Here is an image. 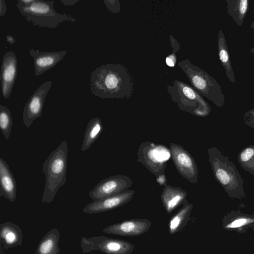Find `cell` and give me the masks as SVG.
<instances>
[{"label": "cell", "mask_w": 254, "mask_h": 254, "mask_svg": "<svg viewBox=\"0 0 254 254\" xmlns=\"http://www.w3.org/2000/svg\"><path fill=\"white\" fill-rule=\"evenodd\" d=\"M133 79L123 65L107 64L90 73L92 94L103 99L130 98L133 91Z\"/></svg>", "instance_id": "obj_1"}, {"label": "cell", "mask_w": 254, "mask_h": 254, "mask_svg": "<svg viewBox=\"0 0 254 254\" xmlns=\"http://www.w3.org/2000/svg\"><path fill=\"white\" fill-rule=\"evenodd\" d=\"M68 144L64 140L52 151L42 165L46 181L41 203H51L56 194L66 181Z\"/></svg>", "instance_id": "obj_2"}, {"label": "cell", "mask_w": 254, "mask_h": 254, "mask_svg": "<svg viewBox=\"0 0 254 254\" xmlns=\"http://www.w3.org/2000/svg\"><path fill=\"white\" fill-rule=\"evenodd\" d=\"M207 153L214 178L224 190L230 197H245L243 179L233 161L216 146Z\"/></svg>", "instance_id": "obj_3"}, {"label": "cell", "mask_w": 254, "mask_h": 254, "mask_svg": "<svg viewBox=\"0 0 254 254\" xmlns=\"http://www.w3.org/2000/svg\"><path fill=\"white\" fill-rule=\"evenodd\" d=\"M178 66L186 73L193 88L202 96L218 107L225 103V96L217 81L205 70L191 64L188 60L179 62Z\"/></svg>", "instance_id": "obj_4"}, {"label": "cell", "mask_w": 254, "mask_h": 254, "mask_svg": "<svg viewBox=\"0 0 254 254\" xmlns=\"http://www.w3.org/2000/svg\"><path fill=\"white\" fill-rule=\"evenodd\" d=\"M16 6L22 16L35 26L54 29L62 22L75 21L69 14L56 11L53 0H37L27 6Z\"/></svg>", "instance_id": "obj_5"}, {"label": "cell", "mask_w": 254, "mask_h": 254, "mask_svg": "<svg viewBox=\"0 0 254 254\" xmlns=\"http://www.w3.org/2000/svg\"><path fill=\"white\" fill-rule=\"evenodd\" d=\"M172 101L183 111L200 117H205L211 112V107L193 87L175 79L172 85H167Z\"/></svg>", "instance_id": "obj_6"}, {"label": "cell", "mask_w": 254, "mask_h": 254, "mask_svg": "<svg viewBox=\"0 0 254 254\" xmlns=\"http://www.w3.org/2000/svg\"><path fill=\"white\" fill-rule=\"evenodd\" d=\"M137 161L156 177L157 180H165V170L172 158L170 148L162 144L149 141L142 142L137 149Z\"/></svg>", "instance_id": "obj_7"}, {"label": "cell", "mask_w": 254, "mask_h": 254, "mask_svg": "<svg viewBox=\"0 0 254 254\" xmlns=\"http://www.w3.org/2000/svg\"><path fill=\"white\" fill-rule=\"evenodd\" d=\"M134 247L127 241L104 236L83 237L80 242V248L84 254L99 251L105 254H131Z\"/></svg>", "instance_id": "obj_8"}, {"label": "cell", "mask_w": 254, "mask_h": 254, "mask_svg": "<svg viewBox=\"0 0 254 254\" xmlns=\"http://www.w3.org/2000/svg\"><path fill=\"white\" fill-rule=\"evenodd\" d=\"M132 185L131 179L126 175H116L98 183L88 192L93 201L101 200L128 190Z\"/></svg>", "instance_id": "obj_9"}, {"label": "cell", "mask_w": 254, "mask_h": 254, "mask_svg": "<svg viewBox=\"0 0 254 254\" xmlns=\"http://www.w3.org/2000/svg\"><path fill=\"white\" fill-rule=\"evenodd\" d=\"M170 149L174 165L180 175L189 182H198L197 164L190 153L182 145L171 143Z\"/></svg>", "instance_id": "obj_10"}, {"label": "cell", "mask_w": 254, "mask_h": 254, "mask_svg": "<svg viewBox=\"0 0 254 254\" xmlns=\"http://www.w3.org/2000/svg\"><path fill=\"white\" fill-rule=\"evenodd\" d=\"M52 81L49 80L41 84L31 96L24 106L22 118L27 129L38 118L42 117L46 96L52 87Z\"/></svg>", "instance_id": "obj_11"}, {"label": "cell", "mask_w": 254, "mask_h": 254, "mask_svg": "<svg viewBox=\"0 0 254 254\" xmlns=\"http://www.w3.org/2000/svg\"><path fill=\"white\" fill-rule=\"evenodd\" d=\"M17 59L15 53L8 51L2 59L0 83L2 96L8 99L11 95L17 75Z\"/></svg>", "instance_id": "obj_12"}, {"label": "cell", "mask_w": 254, "mask_h": 254, "mask_svg": "<svg viewBox=\"0 0 254 254\" xmlns=\"http://www.w3.org/2000/svg\"><path fill=\"white\" fill-rule=\"evenodd\" d=\"M152 223L146 219H131L107 226L103 232L127 237L141 235L148 231Z\"/></svg>", "instance_id": "obj_13"}, {"label": "cell", "mask_w": 254, "mask_h": 254, "mask_svg": "<svg viewBox=\"0 0 254 254\" xmlns=\"http://www.w3.org/2000/svg\"><path fill=\"white\" fill-rule=\"evenodd\" d=\"M134 193V190H128L101 200L92 201L87 204L82 211L85 213L91 214L116 209L129 202Z\"/></svg>", "instance_id": "obj_14"}, {"label": "cell", "mask_w": 254, "mask_h": 254, "mask_svg": "<svg viewBox=\"0 0 254 254\" xmlns=\"http://www.w3.org/2000/svg\"><path fill=\"white\" fill-rule=\"evenodd\" d=\"M29 52L34 60L35 75L39 76L57 65L67 51L40 52L39 50L31 49Z\"/></svg>", "instance_id": "obj_15"}, {"label": "cell", "mask_w": 254, "mask_h": 254, "mask_svg": "<svg viewBox=\"0 0 254 254\" xmlns=\"http://www.w3.org/2000/svg\"><path fill=\"white\" fill-rule=\"evenodd\" d=\"M16 195L17 185L13 174L7 163L0 157V197L13 202Z\"/></svg>", "instance_id": "obj_16"}, {"label": "cell", "mask_w": 254, "mask_h": 254, "mask_svg": "<svg viewBox=\"0 0 254 254\" xmlns=\"http://www.w3.org/2000/svg\"><path fill=\"white\" fill-rule=\"evenodd\" d=\"M22 240L23 233L19 226L12 222L0 225V245L4 250L21 245Z\"/></svg>", "instance_id": "obj_17"}, {"label": "cell", "mask_w": 254, "mask_h": 254, "mask_svg": "<svg viewBox=\"0 0 254 254\" xmlns=\"http://www.w3.org/2000/svg\"><path fill=\"white\" fill-rule=\"evenodd\" d=\"M188 192L179 187L165 184L161 194L163 206L168 214H170L187 200Z\"/></svg>", "instance_id": "obj_18"}, {"label": "cell", "mask_w": 254, "mask_h": 254, "mask_svg": "<svg viewBox=\"0 0 254 254\" xmlns=\"http://www.w3.org/2000/svg\"><path fill=\"white\" fill-rule=\"evenodd\" d=\"M217 46L219 60L225 70L226 76L231 82L236 83V80L232 66L226 40L221 30L218 31Z\"/></svg>", "instance_id": "obj_19"}, {"label": "cell", "mask_w": 254, "mask_h": 254, "mask_svg": "<svg viewBox=\"0 0 254 254\" xmlns=\"http://www.w3.org/2000/svg\"><path fill=\"white\" fill-rule=\"evenodd\" d=\"M60 231L56 228L51 229L39 242L35 254H59Z\"/></svg>", "instance_id": "obj_20"}, {"label": "cell", "mask_w": 254, "mask_h": 254, "mask_svg": "<svg viewBox=\"0 0 254 254\" xmlns=\"http://www.w3.org/2000/svg\"><path fill=\"white\" fill-rule=\"evenodd\" d=\"M104 130L101 120L98 117L91 119L87 125L81 150L84 152L96 141Z\"/></svg>", "instance_id": "obj_21"}, {"label": "cell", "mask_w": 254, "mask_h": 254, "mask_svg": "<svg viewBox=\"0 0 254 254\" xmlns=\"http://www.w3.org/2000/svg\"><path fill=\"white\" fill-rule=\"evenodd\" d=\"M193 205L186 200L182 207L174 215L169 222V232L170 235L181 231L188 222Z\"/></svg>", "instance_id": "obj_22"}, {"label": "cell", "mask_w": 254, "mask_h": 254, "mask_svg": "<svg viewBox=\"0 0 254 254\" xmlns=\"http://www.w3.org/2000/svg\"><path fill=\"white\" fill-rule=\"evenodd\" d=\"M227 11L236 23L242 25L250 7L249 0H226Z\"/></svg>", "instance_id": "obj_23"}, {"label": "cell", "mask_w": 254, "mask_h": 254, "mask_svg": "<svg viewBox=\"0 0 254 254\" xmlns=\"http://www.w3.org/2000/svg\"><path fill=\"white\" fill-rule=\"evenodd\" d=\"M237 159L243 169L254 176V145L242 149L238 155Z\"/></svg>", "instance_id": "obj_24"}, {"label": "cell", "mask_w": 254, "mask_h": 254, "mask_svg": "<svg viewBox=\"0 0 254 254\" xmlns=\"http://www.w3.org/2000/svg\"><path fill=\"white\" fill-rule=\"evenodd\" d=\"M12 125L13 120L10 110L5 106L0 105V128L6 140L9 139Z\"/></svg>", "instance_id": "obj_25"}, {"label": "cell", "mask_w": 254, "mask_h": 254, "mask_svg": "<svg viewBox=\"0 0 254 254\" xmlns=\"http://www.w3.org/2000/svg\"><path fill=\"white\" fill-rule=\"evenodd\" d=\"M243 121L247 126L254 129V108L247 111L243 117Z\"/></svg>", "instance_id": "obj_26"}, {"label": "cell", "mask_w": 254, "mask_h": 254, "mask_svg": "<svg viewBox=\"0 0 254 254\" xmlns=\"http://www.w3.org/2000/svg\"><path fill=\"white\" fill-rule=\"evenodd\" d=\"M107 9L113 13H118L120 11L121 7L119 0H104Z\"/></svg>", "instance_id": "obj_27"}, {"label": "cell", "mask_w": 254, "mask_h": 254, "mask_svg": "<svg viewBox=\"0 0 254 254\" xmlns=\"http://www.w3.org/2000/svg\"><path fill=\"white\" fill-rule=\"evenodd\" d=\"M176 62V56L175 53H172L166 58V64L170 66H174Z\"/></svg>", "instance_id": "obj_28"}, {"label": "cell", "mask_w": 254, "mask_h": 254, "mask_svg": "<svg viewBox=\"0 0 254 254\" xmlns=\"http://www.w3.org/2000/svg\"><path fill=\"white\" fill-rule=\"evenodd\" d=\"M36 0H18L16 6H27L35 2Z\"/></svg>", "instance_id": "obj_29"}, {"label": "cell", "mask_w": 254, "mask_h": 254, "mask_svg": "<svg viewBox=\"0 0 254 254\" xmlns=\"http://www.w3.org/2000/svg\"><path fill=\"white\" fill-rule=\"evenodd\" d=\"M7 7L3 0H0V16H3L6 12Z\"/></svg>", "instance_id": "obj_30"}, {"label": "cell", "mask_w": 254, "mask_h": 254, "mask_svg": "<svg viewBox=\"0 0 254 254\" xmlns=\"http://www.w3.org/2000/svg\"><path fill=\"white\" fill-rule=\"evenodd\" d=\"M246 220L245 219H240L239 220H237L233 222L231 224V227H236L238 226H240L242 225H243L245 222H246Z\"/></svg>", "instance_id": "obj_31"}, {"label": "cell", "mask_w": 254, "mask_h": 254, "mask_svg": "<svg viewBox=\"0 0 254 254\" xmlns=\"http://www.w3.org/2000/svg\"><path fill=\"white\" fill-rule=\"evenodd\" d=\"M61 1L66 6H72L79 2V0H61Z\"/></svg>", "instance_id": "obj_32"}, {"label": "cell", "mask_w": 254, "mask_h": 254, "mask_svg": "<svg viewBox=\"0 0 254 254\" xmlns=\"http://www.w3.org/2000/svg\"><path fill=\"white\" fill-rule=\"evenodd\" d=\"M6 41L10 44H13L15 43V40L11 35H7L6 37Z\"/></svg>", "instance_id": "obj_33"}, {"label": "cell", "mask_w": 254, "mask_h": 254, "mask_svg": "<svg viewBox=\"0 0 254 254\" xmlns=\"http://www.w3.org/2000/svg\"><path fill=\"white\" fill-rule=\"evenodd\" d=\"M3 250L4 249H3L1 245H0V254H5L4 253Z\"/></svg>", "instance_id": "obj_34"}, {"label": "cell", "mask_w": 254, "mask_h": 254, "mask_svg": "<svg viewBox=\"0 0 254 254\" xmlns=\"http://www.w3.org/2000/svg\"><path fill=\"white\" fill-rule=\"evenodd\" d=\"M250 51L251 52L252 54H254V47H253L251 49H250Z\"/></svg>", "instance_id": "obj_35"}, {"label": "cell", "mask_w": 254, "mask_h": 254, "mask_svg": "<svg viewBox=\"0 0 254 254\" xmlns=\"http://www.w3.org/2000/svg\"><path fill=\"white\" fill-rule=\"evenodd\" d=\"M251 27L253 29H254V21L252 23L251 25Z\"/></svg>", "instance_id": "obj_36"}]
</instances>
